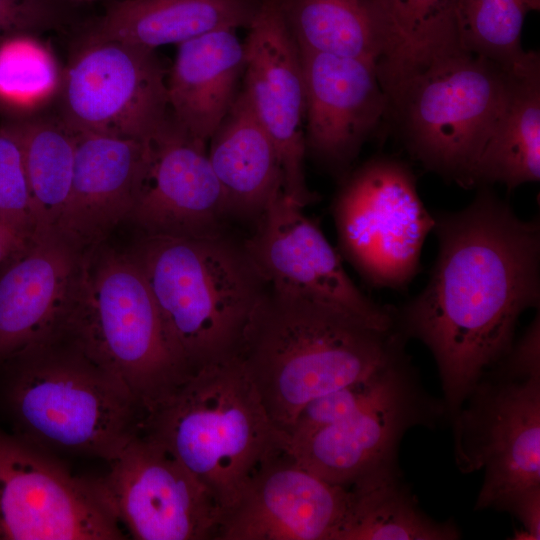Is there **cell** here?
<instances>
[{
    "mask_svg": "<svg viewBox=\"0 0 540 540\" xmlns=\"http://www.w3.org/2000/svg\"><path fill=\"white\" fill-rule=\"evenodd\" d=\"M433 215L437 258L423 290L394 308V324L433 355L451 421L511 349L521 314L539 308L540 223L520 219L488 186L465 208Z\"/></svg>",
    "mask_w": 540,
    "mask_h": 540,
    "instance_id": "obj_1",
    "label": "cell"
},
{
    "mask_svg": "<svg viewBox=\"0 0 540 540\" xmlns=\"http://www.w3.org/2000/svg\"><path fill=\"white\" fill-rule=\"evenodd\" d=\"M144 415L125 384L63 332L0 361V429L50 455L107 462Z\"/></svg>",
    "mask_w": 540,
    "mask_h": 540,
    "instance_id": "obj_2",
    "label": "cell"
},
{
    "mask_svg": "<svg viewBox=\"0 0 540 540\" xmlns=\"http://www.w3.org/2000/svg\"><path fill=\"white\" fill-rule=\"evenodd\" d=\"M394 327L270 290L238 357L275 429L285 438L311 400L363 379L405 350Z\"/></svg>",
    "mask_w": 540,
    "mask_h": 540,
    "instance_id": "obj_3",
    "label": "cell"
},
{
    "mask_svg": "<svg viewBox=\"0 0 540 540\" xmlns=\"http://www.w3.org/2000/svg\"><path fill=\"white\" fill-rule=\"evenodd\" d=\"M450 422L457 467L484 471L475 509L510 512L527 538L540 539L539 313Z\"/></svg>",
    "mask_w": 540,
    "mask_h": 540,
    "instance_id": "obj_4",
    "label": "cell"
},
{
    "mask_svg": "<svg viewBox=\"0 0 540 540\" xmlns=\"http://www.w3.org/2000/svg\"><path fill=\"white\" fill-rule=\"evenodd\" d=\"M189 373L238 356L269 288L243 246L222 232L144 235L131 253Z\"/></svg>",
    "mask_w": 540,
    "mask_h": 540,
    "instance_id": "obj_5",
    "label": "cell"
},
{
    "mask_svg": "<svg viewBox=\"0 0 540 540\" xmlns=\"http://www.w3.org/2000/svg\"><path fill=\"white\" fill-rule=\"evenodd\" d=\"M141 430L209 490L222 514L285 446L238 356L191 373L145 413Z\"/></svg>",
    "mask_w": 540,
    "mask_h": 540,
    "instance_id": "obj_6",
    "label": "cell"
},
{
    "mask_svg": "<svg viewBox=\"0 0 540 540\" xmlns=\"http://www.w3.org/2000/svg\"><path fill=\"white\" fill-rule=\"evenodd\" d=\"M63 333L119 378L144 413L189 375L132 256L104 246L86 251Z\"/></svg>",
    "mask_w": 540,
    "mask_h": 540,
    "instance_id": "obj_7",
    "label": "cell"
},
{
    "mask_svg": "<svg viewBox=\"0 0 540 540\" xmlns=\"http://www.w3.org/2000/svg\"><path fill=\"white\" fill-rule=\"evenodd\" d=\"M515 72L459 50L418 73L389 96L410 154L463 188L508 101Z\"/></svg>",
    "mask_w": 540,
    "mask_h": 540,
    "instance_id": "obj_8",
    "label": "cell"
},
{
    "mask_svg": "<svg viewBox=\"0 0 540 540\" xmlns=\"http://www.w3.org/2000/svg\"><path fill=\"white\" fill-rule=\"evenodd\" d=\"M340 180L332 203L340 254L372 287L404 289L420 271L422 247L435 225L412 169L378 156Z\"/></svg>",
    "mask_w": 540,
    "mask_h": 540,
    "instance_id": "obj_9",
    "label": "cell"
},
{
    "mask_svg": "<svg viewBox=\"0 0 540 540\" xmlns=\"http://www.w3.org/2000/svg\"><path fill=\"white\" fill-rule=\"evenodd\" d=\"M166 75L155 50L86 38L63 73L60 120L74 134L151 141L171 117Z\"/></svg>",
    "mask_w": 540,
    "mask_h": 540,
    "instance_id": "obj_10",
    "label": "cell"
},
{
    "mask_svg": "<svg viewBox=\"0 0 540 540\" xmlns=\"http://www.w3.org/2000/svg\"><path fill=\"white\" fill-rule=\"evenodd\" d=\"M97 488L137 540H215L222 509L160 442L140 431L107 461Z\"/></svg>",
    "mask_w": 540,
    "mask_h": 540,
    "instance_id": "obj_11",
    "label": "cell"
},
{
    "mask_svg": "<svg viewBox=\"0 0 540 540\" xmlns=\"http://www.w3.org/2000/svg\"><path fill=\"white\" fill-rule=\"evenodd\" d=\"M95 480L0 429V540H120Z\"/></svg>",
    "mask_w": 540,
    "mask_h": 540,
    "instance_id": "obj_12",
    "label": "cell"
},
{
    "mask_svg": "<svg viewBox=\"0 0 540 540\" xmlns=\"http://www.w3.org/2000/svg\"><path fill=\"white\" fill-rule=\"evenodd\" d=\"M303 209L279 192L257 218L256 231L243 246L269 290L375 327H394V307L379 305L358 288L339 253Z\"/></svg>",
    "mask_w": 540,
    "mask_h": 540,
    "instance_id": "obj_13",
    "label": "cell"
},
{
    "mask_svg": "<svg viewBox=\"0 0 540 540\" xmlns=\"http://www.w3.org/2000/svg\"><path fill=\"white\" fill-rule=\"evenodd\" d=\"M443 419V399L426 391L408 358L370 402L287 449L319 478L349 486L372 472L399 467L404 434L416 426L434 428Z\"/></svg>",
    "mask_w": 540,
    "mask_h": 540,
    "instance_id": "obj_14",
    "label": "cell"
},
{
    "mask_svg": "<svg viewBox=\"0 0 540 540\" xmlns=\"http://www.w3.org/2000/svg\"><path fill=\"white\" fill-rule=\"evenodd\" d=\"M247 29L241 88L275 145L283 193L305 207L317 195L305 177V87L299 48L277 0H261Z\"/></svg>",
    "mask_w": 540,
    "mask_h": 540,
    "instance_id": "obj_15",
    "label": "cell"
},
{
    "mask_svg": "<svg viewBox=\"0 0 540 540\" xmlns=\"http://www.w3.org/2000/svg\"><path fill=\"white\" fill-rule=\"evenodd\" d=\"M349 506L348 486L306 470L284 446L223 512L215 540H338Z\"/></svg>",
    "mask_w": 540,
    "mask_h": 540,
    "instance_id": "obj_16",
    "label": "cell"
},
{
    "mask_svg": "<svg viewBox=\"0 0 540 540\" xmlns=\"http://www.w3.org/2000/svg\"><path fill=\"white\" fill-rule=\"evenodd\" d=\"M299 52L305 87L306 155L342 178L388 116V96L372 63Z\"/></svg>",
    "mask_w": 540,
    "mask_h": 540,
    "instance_id": "obj_17",
    "label": "cell"
},
{
    "mask_svg": "<svg viewBox=\"0 0 540 540\" xmlns=\"http://www.w3.org/2000/svg\"><path fill=\"white\" fill-rule=\"evenodd\" d=\"M228 203L207 144L170 117L151 140V154L132 220L150 236L195 237L221 232Z\"/></svg>",
    "mask_w": 540,
    "mask_h": 540,
    "instance_id": "obj_18",
    "label": "cell"
},
{
    "mask_svg": "<svg viewBox=\"0 0 540 540\" xmlns=\"http://www.w3.org/2000/svg\"><path fill=\"white\" fill-rule=\"evenodd\" d=\"M85 252L50 232L5 261L0 271V361L63 332Z\"/></svg>",
    "mask_w": 540,
    "mask_h": 540,
    "instance_id": "obj_19",
    "label": "cell"
},
{
    "mask_svg": "<svg viewBox=\"0 0 540 540\" xmlns=\"http://www.w3.org/2000/svg\"><path fill=\"white\" fill-rule=\"evenodd\" d=\"M151 141L76 134L71 191L56 232L87 251L130 220L149 164Z\"/></svg>",
    "mask_w": 540,
    "mask_h": 540,
    "instance_id": "obj_20",
    "label": "cell"
},
{
    "mask_svg": "<svg viewBox=\"0 0 540 540\" xmlns=\"http://www.w3.org/2000/svg\"><path fill=\"white\" fill-rule=\"evenodd\" d=\"M177 47L166 80L170 114L187 133L207 144L241 89L244 42L236 30L220 29Z\"/></svg>",
    "mask_w": 540,
    "mask_h": 540,
    "instance_id": "obj_21",
    "label": "cell"
},
{
    "mask_svg": "<svg viewBox=\"0 0 540 540\" xmlns=\"http://www.w3.org/2000/svg\"><path fill=\"white\" fill-rule=\"evenodd\" d=\"M207 154L230 214L257 219L283 191L275 145L242 88L209 138Z\"/></svg>",
    "mask_w": 540,
    "mask_h": 540,
    "instance_id": "obj_22",
    "label": "cell"
},
{
    "mask_svg": "<svg viewBox=\"0 0 540 540\" xmlns=\"http://www.w3.org/2000/svg\"><path fill=\"white\" fill-rule=\"evenodd\" d=\"M261 0H117L86 38L147 49L179 45L202 34L247 28Z\"/></svg>",
    "mask_w": 540,
    "mask_h": 540,
    "instance_id": "obj_23",
    "label": "cell"
},
{
    "mask_svg": "<svg viewBox=\"0 0 540 540\" xmlns=\"http://www.w3.org/2000/svg\"><path fill=\"white\" fill-rule=\"evenodd\" d=\"M383 42L377 74L387 96L435 61L459 51L458 0H370Z\"/></svg>",
    "mask_w": 540,
    "mask_h": 540,
    "instance_id": "obj_24",
    "label": "cell"
},
{
    "mask_svg": "<svg viewBox=\"0 0 540 540\" xmlns=\"http://www.w3.org/2000/svg\"><path fill=\"white\" fill-rule=\"evenodd\" d=\"M540 179V59L515 72L505 108L473 172V187L509 191Z\"/></svg>",
    "mask_w": 540,
    "mask_h": 540,
    "instance_id": "obj_25",
    "label": "cell"
},
{
    "mask_svg": "<svg viewBox=\"0 0 540 540\" xmlns=\"http://www.w3.org/2000/svg\"><path fill=\"white\" fill-rule=\"evenodd\" d=\"M350 506L338 540H454L452 520L425 514L404 483L400 468L367 474L348 486Z\"/></svg>",
    "mask_w": 540,
    "mask_h": 540,
    "instance_id": "obj_26",
    "label": "cell"
},
{
    "mask_svg": "<svg viewBox=\"0 0 540 540\" xmlns=\"http://www.w3.org/2000/svg\"><path fill=\"white\" fill-rule=\"evenodd\" d=\"M300 50L367 61L376 66L382 34L370 0H277Z\"/></svg>",
    "mask_w": 540,
    "mask_h": 540,
    "instance_id": "obj_27",
    "label": "cell"
},
{
    "mask_svg": "<svg viewBox=\"0 0 540 540\" xmlns=\"http://www.w3.org/2000/svg\"><path fill=\"white\" fill-rule=\"evenodd\" d=\"M8 126L22 152L36 221L35 238L56 232L71 191L76 134L60 119L33 118Z\"/></svg>",
    "mask_w": 540,
    "mask_h": 540,
    "instance_id": "obj_28",
    "label": "cell"
},
{
    "mask_svg": "<svg viewBox=\"0 0 540 540\" xmlns=\"http://www.w3.org/2000/svg\"><path fill=\"white\" fill-rule=\"evenodd\" d=\"M540 0H458L455 11L460 50L484 57L508 72H516L539 59L521 44L523 23Z\"/></svg>",
    "mask_w": 540,
    "mask_h": 540,
    "instance_id": "obj_29",
    "label": "cell"
},
{
    "mask_svg": "<svg viewBox=\"0 0 540 540\" xmlns=\"http://www.w3.org/2000/svg\"><path fill=\"white\" fill-rule=\"evenodd\" d=\"M53 53L35 34H15L0 40V103L27 111L43 105L60 91Z\"/></svg>",
    "mask_w": 540,
    "mask_h": 540,
    "instance_id": "obj_30",
    "label": "cell"
},
{
    "mask_svg": "<svg viewBox=\"0 0 540 540\" xmlns=\"http://www.w3.org/2000/svg\"><path fill=\"white\" fill-rule=\"evenodd\" d=\"M408 358L410 357L404 350L369 376L308 402L294 419L285 437V446L301 443L318 430L340 421L366 405L387 386Z\"/></svg>",
    "mask_w": 540,
    "mask_h": 540,
    "instance_id": "obj_31",
    "label": "cell"
},
{
    "mask_svg": "<svg viewBox=\"0 0 540 540\" xmlns=\"http://www.w3.org/2000/svg\"><path fill=\"white\" fill-rule=\"evenodd\" d=\"M0 224L25 245L36 236L21 148L8 125L0 126Z\"/></svg>",
    "mask_w": 540,
    "mask_h": 540,
    "instance_id": "obj_32",
    "label": "cell"
},
{
    "mask_svg": "<svg viewBox=\"0 0 540 540\" xmlns=\"http://www.w3.org/2000/svg\"><path fill=\"white\" fill-rule=\"evenodd\" d=\"M62 22L63 13L58 5L32 8L0 0V40L15 34H36Z\"/></svg>",
    "mask_w": 540,
    "mask_h": 540,
    "instance_id": "obj_33",
    "label": "cell"
},
{
    "mask_svg": "<svg viewBox=\"0 0 540 540\" xmlns=\"http://www.w3.org/2000/svg\"><path fill=\"white\" fill-rule=\"evenodd\" d=\"M27 245L20 242L7 228L0 224V263L24 249Z\"/></svg>",
    "mask_w": 540,
    "mask_h": 540,
    "instance_id": "obj_34",
    "label": "cell"
},
{
    "mask_svg": "<svg viewBox=\"0 0 540 540\" xmlns=\"http://www.w3.org/2000/svg\"><path fill=\"white\" fill-rule=\"evenodd\" d=\"M7 2L32 8H48L56 5L54 0H5Z\"/></svg>",
    "mask_w": 540,
    "mask_h": 540,
    "instance_id": "obj_35",
    "label": "cell"
}]
</instances>
